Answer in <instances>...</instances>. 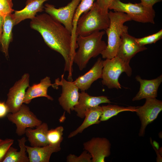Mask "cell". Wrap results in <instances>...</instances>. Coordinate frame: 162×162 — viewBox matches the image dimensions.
<instances>
[{
  "mask_svg": "<svg viewBox=\"0 0 162 162\" xmlns=\"http://www.w3.org/2000/svg\"><path fill=\"white\" fill-rule=\"evenodd\" d=\"M30 26L39 32L49 47L63 56L65 61L64 71L68 72V81H73L71 33L62 24L46 13L37 14L31 20Z\"/></svg>",
  "mask_w": 162,
  "mask_h": 162,
  "instance_id": "cell-1",
  "label": "cell"
},
{
  "mask_svg": "<svg viewBox=\"0 0 162 162\" xmlns=\"http://www.w3.org/2000/svg\"><path fill=\"white\" fill-rule=\"evenodd\" d=\"M105 33L104 31H98L86 36H77L78 49L75 52L73 61L80 70L86 67L91 58L101 54L106 48L107 44L102 40Z\"/></svg>",
  "mask_w": 162,
  "mask_h": 162,
  "instance_id": "cell-2",
  "label": "cell"
},
{
  "mask_svg": "<svg viewBox=\"0 0 162 162\" xmlns=\"http://www.w3.org/2000/svg\"><path fill=\"white\" fill-rule=\"evenodd\" d=\"M108 15L110 25L105 30L107 36V44L101 53L102 58L105 59H111L116 56L121 43V36L123 33L128 32V27L124 23L131 20L123 12L110 11Z\"/></svg>",
  "mask_w": 162,
  "mask_h": 162,
  "instance_id": "cell-3",
  "label": "cell"
},
{
  "mask_svg": "<svg viewBox=\"0 0 162 162\" xmlns=\"http://www.w3.org/2000/svg\"><path fill=\"white\" fill-rule=\"evenodd\" d=\"M110 23L108 14H103L94 2L91 8L79 18L76 34L77 37L85 36L96 31L105 30Z\"/></svg>",
  "mask_w": 162,
  "mask_h": 162,
  "instance_id": "cell-4",
  "label": "cell"
},
{
  "mask_svg": "<svg viewBox=\"0 0 162 162\" xmlns=\"http://www.w3.org/2000/svg\"><path fill=\"white\" fill-rule=\"evenodd\" d=\"M125 72L128 76L132 74V68L129 65L117 56L111 59L103 61L102 84L109 88L121 89L118 78L121 74Z\"/></svg>",
  "mask_w": 162,
  "mask_h": 162,
  "instance_id": "cell-5",
  "label": "cell"
},
{
  "mask_svg": "<svg viewBox=\"0 0 162 162\" xmlns=\"http://www.w3.org/2000/svg\"><path fill=\"white\" fill-rule=\"evenodd\" d=\"M109 9L124 13L131 20L143 23H154L155 12L153 8L145 6L141 3H125L120 0H112Z\"/></svg>",
  "mask_w": 162,
  "mask_h": 162,
  "instance_id": "cell-6",
  "label": "cell"
},
{
  "mask_svg": "<svg viewBox=\"0 0 162 162\" xmlns=\"http://www.w3.org/2000/svg\"><path fill=\"white\" fill-rule=\"evenodd\" d=\"M7 117L10 121L15 124L16 133L19 136L25 134L26 128H36L42 123L29 107L23 104L17 111L14 113H9Z\"/></svg>",
  "mask_w": 162,
  "mask_h": 162,
  "instance_id": "cell-7",
  "label": "cell"
},
{
  "mask_svg": "<svg viewBox=\"0 0 162 162\" xmlns=\"http://www.w3.org/2000/svg\"><path fill=\"white\" fill-rule=\"evenodd\" d=\"M81 0H72L66 6L56 8L53 5L44 4L46 13L62 24L71 34L73 21L76 10Z\"/></svg>",
  "mask_w": 162,
  "mask_h": 162,
  "instance_id": "cell-8",
  "label": "cell"
},
{
  "mask_svg": "<svg viewBox=\"0 0 162 162\" xmlns=\"http://www.w3.org/2000/svg\"><path fill=\"white\" fill-rule=\"evenodd\" d=\"M59 85L62 87V92L58 99L59 104L65 111L70 114L71 111L74 110L75 106L78 102L79 89L73 81L65 79L64 74L61 76V80L57 79L52 86Z\"/></svg>",
  "mask_w": 162,
  "mask_h": 162,
  "instance_id": "cell-9",
  "label": "cell"
},
{
  "mask_svg": "<svg viewBox=\"0 0 162 162\" xmlns=\"http://www.w3.org/2000/svg\"><path fill=\"white\" fill-rule=\"evenodd\" d=\"M146 99L145 103L143 106L136 107L135 112L141 122L139 134L140 136H144L147 125L157 118L162 110V101L156 98Z\"/></svg>",
  "mask_w": 162,
  "mask_h": 162,
  "instance_id": "cell-10",
  "label": "cell"
},
{
  "mask_svg": "<svg viewBox=\"0 0 162 162\" xmlns=\"http://www.w3.org/2000/svg\"><path fill=\"white\" fill-rule=\"evenodd\" d=\"M29 75L25 73L9 89L6 102L9 113L17 111L23 104L27 88L29 86Z\"/></svg>",
  "mask_w": 162,
  "mask_h": 162,
  "instance_id": "cell-11",
  "label": "cell"
},
{
  "mask_svg": "<svg viewBox=\"0 0 162 162\" xmlns=\"http://www.w3.org/2000/svg\"><path fill=\"white\" fill-rule=\"evenodd\" d=\"M84 149L91 155L92 162H104L110 154L111 144L104 137H93L84 143Z\"/></svg>",
  "mask_w": 162,
  "mask_h": 162,
  "instance_id": "cell-12",
  "label": "cell"
},
{
  "mask_svg": "<svg viewBox=\"0 0 162 162\" xmlns=\"http://www.w3.org/2000/svg\"><path fill=\"white\" fill-rule=\"evenodd\" d=\"M121 39L116 56L127 64H129L131 59L137 53L147 49L145 46L140 45L136 38L128 32L123 33Z\"/></svg>",
  "mask_w": 162,
  "mask_h": 162,
  "instance_id": "cell-13",
  "label": "cell"
},
{
  "mask_svg": "<svg viewBox=\"0 0 162 162\" xmlns=\"http://www.w3.org/2000/svg\"><path fill=\"white\" fill-rule=\"evenodd\" d=\"M111 102L105 96H92L85 91H81L79 93L78 102L74 108V110L76 112L77 116L83 118L85 117V113L88 109L102 103H110Z\"/></svg>",
  "mask_w": 162,
  "mask_h": 162,
  "instance_id": "cell-14",
  "label": "cell"
},
{
  "mask_svg": "<svg viewBox=\"0 0 162 162\" xmlns=\"http://www.w3.org/2000/svg\"><path fill=\"white\" fill-rule=\"evenodd\" d=\"M140 84L139 91L132 99L133 101H137L143 99L156 98L159 87L162 82V75L151 80L142 79L139 76L135 77Z\"/></svg>",
  "mask_w": 162,
  "mask_h": 162,
  "instance_id": "cell-15",
  "label": "cell"
},
{
  "mask_svg": "<svg viewBox=\"0 0 162 162\" xmlns=\"http://www.w3.org/2000/svg\"><path fill=\"white\" fill-rule=\"evenodd\" d=\"M103 61L98 58L92 67L84 74L80 76L73 82L81 91L89 89L92 83L97 80L102 78Z\"/></svg>",
  "mask_w": 162,
  "mask_h": 162,
  "instance_id": "cell-16",
  "label": "cell"
},
{
  "mask_svg": "<svg viewBox=\"0 0 162 162\" xmlns=\"http://www.w3.org/2000/svg\"><path fill=\"white\" fill-rule=\"evenodd\" d=\"M49 0H27L26 6L22 9L14 11L12 14L14 26L27 19L33 18L38 12L44 10V3Z\"/></svg>",
  "mask_w": 162,
  "mask_h": 162,
  "instance_id": "cell-17",
  "label": "cell"
},
{
  "mask_svg": "<svg viewBox=\"0 0 162 162\" xmlns=\"http://www.w3.org/2000/svg\"><path fill=\"white\" fill-rule=\"evenodd\" d=\"M52 85L50 77L46 76L41 79L39 83L29 86L26 91L23 103L29 104L32 99L40 97H45L48 100H53V98L47 94L48 88Z\"/></svg>",
  "mask_w": 162,
  "mask_h": 162,
  "instance_id": "cell-18",
  "label": "cell"
},
{
  "mask_svg": "<svg viewBox=\"0 0 162 162\" xmlns=\"http://www.w3.org/2000/svg\"><path fill=\"white\" fill-rule=\"evenodd\" d=\"M29 162H49L52 154L61 149L60 146L48 145L42 147H33L26 146Z\"/></svg>",
  "mask_w": 162,
  "mask_h": 162,
  "instance_id": "cell-19",
  "label": "cell"
},
{
  "mask_svg": "<svg viewBox=\"0 0 162 162\" xmlns=\"http://www.w3.org/2000/svg\"><path fill=\"white\" fill-rule=\"evenodd\" d=\"M35 128V129L28 128L25 131V134L28 138L31 146L42 147L48 145L47 138L49 130L47 124L42 122Z\"/></svg>",
  "mask_w": 162,
  "mask_h": 162,
  "instance_id": "cell-20",
  "label": "cell"
},
{
  "mask_svg": "<svg viewBox=\"0 0 162 162\" xmlns=\"http://www.w3.org/2000/svg\"><path fill=\"white\" fill-rule=\"evenodd\" d=\"M101 106H98L87 110L85 113V119L82 123L76 129L69 134L68 138H72L78 134L82 133L86 128L94 124H99L100 119L102 114Z\"/></svg>",
  "mask_w": 162,
  "mask_h": 162,
  "instance_id": "cell-21",
  "label": "cell"
},
{
  "mask_svg": "<svg viewBox=\"0 0 162 162\" xmlns=\"http://www.w3.org/2000/svg\"><path fill=\"white\" fill-rule=\"evenodd\" d=\"M14 26L12 14L4 17L0 44L1 50L6 58L9 57L8 49L9 44L12 40V30Z\"/></svg>",
  "mask_w": 162,
  "mask_h": 162,
  "instance_id": "cell-22",
  "label": "cell"
},
{
  "mask_svg": "<svg viewBox=\"0 0 162 162\" xmlns=\"http://www.w3.org/2000/svg\"><path fill=\"white\" fill-rule=\"evenodd\" d=\"M20 148L17 149L11 146L8 149L2 162H29L26 154L25 143L26 140L25 137L17 140Z\"/></svg>",
  "mask_w": 162,
  "mask_h": 162,
  "instance_id": "cell-23",
  "label": "cell"
},
{
  "mask_svg": "<svg viewBox=\"0 0 162 162\" xmlns=\"http://www.w3.org/2000/svg\"><path fill=\"white\" fill-rule=\"evenodd\" d=\"M95 0H81L78 6L73 20V28L71 33V50L72 52H74L78 48L76 43L77 36L76 30L78 20L83 13L88 11L92 7Z\"/></svg>",
  "mask_w": 162,
  "mask_h": 162,
  "instance_id": "cell-24",
  "label": "cell"
},
{
  "mask_svg": "<svg viewBox=\"0 0 162 162\" xmlns=\"http://www.w3.org/2000/svg\"><path fill=\"white\" fill-rule=\"evenodd\" d=\"M101 107L103 112L100 119L101 122L107 121L122 112H135L136 110V107L132 106L124 107L116 105H108Z\"/></svg>",
  "mask_w": 162,
  "mask_h": 162,
  "instance_id": "cell-25",
  "label": "cell"
},
{
  "mask_svg": "<svg viewBox=\"0 0 162 162\" xmlns=\"http://www.w3.org/2000/svg\"><path fill=\"white\" fill-rule=\"evenodd\" d=\"M64 128L62 126L57 127L55 129L48 130L47 138L49 144L56 146H60L63 140Z\"/></svg>",
  "mask_w": 162,
  "mask_h": 162,
  "instance_id": "cell-26",
  "label": "cell"
},
{
  "mask_svg": "<svg viewBox=\"0 0 162 162\" xmlns=\"http://www.w3.org/2000/svg\"><path fill=\"white\" fill-rule=\"evenodd\" d=\"M162 38V30L157 32L140 38H136L137 42L141 46L155 43Z\"/></svg>",
  "mask_w": 162,
  "mask_h": 162,
  "instance_id": "cell-27",
  "label": "cell"
},
{
  "mask_svg": "<svg viewBox=\"0 0 162 162\" xmlns=\"http://www.w3.org/2000/svg\"><path fill=\"white\" fill-rule=\"evenodd\" d=\"M68 162H92L91 154L85 150L79 156L74 154H70L66 158Z\"/></svg>",
  "mask_w": 162,
  "mask_h": 162,
  "instance_id": "cell-28",
  "label": "cell"
},
{
  "mask_svg": "<svg viewBox=\"0 0 162 162\" xmlns=\"http://www.w3.org/2000/svg\"><path fill=\"white\" fill-rule=\"evenodd\" d=\"M13 6L12 0H0V14L4 17L12 14L14 11Z\"/></svg>",
  "mask_w": 162,
  "mask_h": 162,
  "instance_id": "cell-29",
  "label": "cell"
},
{
  "mask_svg": "<svg viewBox=\"0 0 162 162\" xmlns=\"http://www.w3.org/2000/svg\"><path fill=\"white\" fill-rule=\"evenodd\" d=\"M14 142V140L11 139L2 140L0 141V162H2L8 149Z\"/></svg>",
  "mask_w": 162,
  "mask_h": 162,
  "instance_id": "cell-30",
  "label": "cell"
},
{
  "mask_svg": "<svg viewBox=\"0 0 162 162\" xmlns=\"http://www.w3.org/2000/svg\"><path fill=\"white\" fill-rule=\"evenodd\" d=\"M112 0H96L95 3L102 12L104 14H108L109 6Z\"/></svg>",
  "mask_w": 162,
  "mask_h": 162,
  "instance_id": "cell-31",
  "label": "cell"
},
{
  "mask_svg": "<svg viewBox=\"0 0 162 162\" xmlns=\"http://www.w3.org/2000/svg\"><path fill=\"white\" fill-rule=\"evenodd\" d=\"M9 113L8 108L6 103L0 101V118H4Z\"/></svg>",
  "mask_w": 162,
  "mask_h": 162,
  "instance_id": "cell-32",
  "label": "cell"
},
{
  "mask_svg": "<svg viewBox=\"0 0 162 162\" xmlns=\"http://www.w3.org/2000/svg\"><path fill=\"white\" fill-rule=\"evenodd\" d=\"M140 3L145 6L152 8L155 4L161 1L162 0H140Z\"/></svg>",
  "mask_w": 162,
  "mask_h": 162,
  "instance_id": "cell-33",
  "label": "cell"
},
{
  "mask_svg": "<svg viewBox=\"0 0 162 162\" xmlns=\"http://www.w3.org/2000/svg\"><path fill=\"white\" fill-rule=\"evenodd\" d=\"M4 17L0 14V42L2 30Z\"/></svg>",
  "mask_w": 162,
  "mask_h": 162,
  "instance_id": "cell-34",
  "label": "cell"
},
{
  "mask_svg": "<svg viewBox=\"0 0 162 162\" xmlns=\"http://www.w3.org/2000/svg\"><path fill=\"white\" fill-rule=\"evenodd\" d=\"M2 139H0V141L2 140Z\"/></svg>",
  "mask_w": 162,
  "mask_h": 162,
  "instance_id": "cell-35",
  "label": "cell"
}]
</instances>
